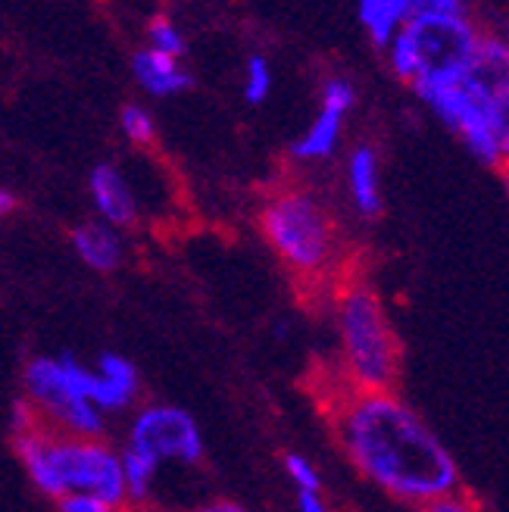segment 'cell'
<instances>
[{
    "label": "cell",
    "instance_id": "obj_6",
    "mask_svg": "<svg viewBox=\"0 0 509 512\" xmlns=\"http://www.w3.org/2000/svg\"><path fill=\"white\" fill-rule=\"evenodd\" d=\"M260 228L297 278L319 281L338 260V228L325 203L307 188H278L260 210Z\"/></svg>",
    "mask_w": 509,
    "mask_h": 512
},
{
    "label": "cell",
    "instance_id": "obj_15",
    "mask_svg": "<svg viewBox=\"0 0 509 512\" xmlns=\"http://www.w3.org/2000/svg\"><path fill=\"white\" fill-rule=\"evenodd\" d=\"M413 4L416 0H363V4L356 7V19H360V25L366 29L369 41L385 50L403 25L410 22Z\"/></svg>",
    "mask_w": 509,
    "mask_h": 512
},
{
    "label": "cell",
    "instance_id": "obj_11",
    "mask_svg": "<svg viewBox=\"0 0 509 512\" xmlns=\"http://www.w3.org/2000/svg\"><path fill=\"white\" fill-rule=\"evenodd\" d=\"M91 403L100 413H122L138 397V369L119 353H104L91 369Z\"/></svg>",
    "mask_w": 509,
    "mask_h": 512
},
{
    "label": "cell",
    "instance_id": "obj_24",
    "mask_svg": "<svg viewBox=\"0 0 509 512\" xmlns=\"http://www.w3.org/2000/svg\"><path fill=\"white\" fill-rule=\"evenodd\" d=\"M297 512H332L319 491H297Z\"/></svg>",
    "mask_w": 509,
    "mask_h": 512
},
{
    "label": "cell",
    "instance_id": "obj_18",
    "mask_svg": "<svg viewBox=\"0 0 509 512\" xmlns=\"http://www.w3.org/2000/svg\"><path fill=\"white\" fill-rule=\"evenodd\" d=\"M272 91V69H269V60L263 54H253L247 57V66H244V100L253 107H260L263 100L269 97Z\"/></svg>",
    "mask_w": 509,
    "mask_h": 512
},
{
    "label": "cell",
    "instance_id": "obj_13",
    "mask_svg": "<svg viewBox=\"0 0 509 512\" xmlns=\"http://www.w3.org/2000/svg\"><path fill=\"white\" fill-rule=\"evenodd\" d=\"M132 75H135V82L154 97H172L191 88V75L182 69V60L154 54V50H147V47H141L132 57Z\"/></svg>",
    "mask_w": 509,
    "mask_h": 512
},
{
    "label": "cell",
    "instance_id": "obj_20",
    "mask_svg": "<svg viewBox=\"0 0 509 512\" xmlns=\"http://www.w3.org/2000/svg\"><path fill=\"white\" fill-rule=\"evenodd\" d=\"M285 472H288V478L294 481V488H297V491H319V488H322L319 472H316V466L310 463L307 456L288 453V456H285Z\"/></svg>",
    "mask_w": 509,
    "mask_h": 512
},
{
    "label": "cell",
    "instance_id": "obj_19",
    "mask_svg": "<svg viewBox=\"0 0 509 512\" xmlns=\"http://www.w3.org/2000/svg\"><path fill=\"white\" fill-rule=\"evenodd\" d=\"M119 128H122V135L129 138L132 144H138V147H147L150 141L157 138V122H154V116H150L144 107H138V104H129V107H122V113H119Z\"/></svg>",
    "mask_w": 509,
    "mask_h": 512
},
{
    "label": "cell",
    "instance_id": "obj_14",
    "mask_svg": "<svg viewBox=\"0 0 509 512\" xmlns=\"http://www.w3.org/2000/svg\"><path fill=\"white\" fill-rule=\"evenodd\" d=\"M72 250L79 253V260L94 272H113L122 266V238L116 228L104 222H85L72 232Z\"/></svg>",
    "mask_w": 509,
    "mask_h": 512
},
{
    "label": "cell",
    "instance_id": "obj_10",
    "mask_svg": "<svg viewBox=\"0 0 509 512\" xmlns=\"http://www.w3.org/2000/svg\"><path fill=\"white\" fill-rule=\"evenodd\" d=\"M88 191H91V203L97 210V222H104L110 228H125L135 225L138 219V200L135 191L113 163H100L94 166L91 178H88Z\"/></svg>",
    "mask_w": 509,
    "mask_h": 512
},
{
    "label": "cell",
    "instance_id": "obj_5",
    "mask_svg": "<svg viewBox=\"0 0 509 512\" xmlns=\"http://www.w3.org/2000/svg\"><path fill=\"white\" fill-rule=\"evenodd\" d=\"M341 366L353 394H385L400 372V344L385 306L369 285H347L338 297Z\"/></svg>",
    "mask_w": 509,
    "mask_h": 512
},
{
    "label": "cell",
    "instance_id": "obj_8",
    "mask_svg": "<svg viewBox=\"0 0 509 512\" xmlns=\"http://www.w3.org/2000/svg\"><path fill=\"white\" fill-rule=\"evenodd\" d=\"M129 447L144 453L147 459H154L157 466H163V463L194 466L203 459V434L185 409L154 403V406L141 409V413L132 419Z\"/></svg>",
    "mask_w": 509,
    "mask_h": 512
},
{
    "label": "cell",
    "instance_id": "obj_26",
    "mask_svg": "<svg viewBox=\"0 0 509 512\" xmlns=\"http://www.w3.org/2000/svg\"><path fill=\"white\" fill-rule=\"evenodd\" d=\"M13 207H16V200H13V194H10V191H4V188H0V216H7V213H13Z\"/></svg>",
    "mask_w": 509,
    "mask_h": 512
},
{
    "label": "cell",
    "instance_id": "obj_28",
    "mask_svg": "<svg viewBox=\"0 0 509 512\" xmlns=\"http://www.w3.org/2000/svg\"><path fill=\"white\" fill-rule=\"evenodd\" d=\"M122 512H157V509H147V506H129V509H122Z\"/></svg>",
    "mask_w": 509,
    "mask_h": 512
},
{
    "label": "cell",
    "instance_id": "obj_27",
    "mask_svg": "<svg viewBox=\"0 0 509 512\" xmlns=\"http://www.w3.org/2000/svg\"><path fill=\"white\" fill-rule=\"evenodd\" d=\"M503 188H506V200H509V166L503 169Z\"/></svg>",
    "mask_w": 509,
    "mask_h": 512
},
{
    "label": "cell",
    "instance_id": "obj_17",
    "mask_svg": "<svg viewBox=\"0 0 509 512\" xmlns=\"http://www.w3.org/2000/svg\"><path fill=\"white\" fill-rule=\"evenodd\" d=\"M147 50L172 57V60H182L188 50V41L169 16H154L147 22Z\"/></svg>",
    "mask_w": 509,
    "mask_h": 512
},
{
    "label": "cell",
    "instance_id": "obj_9",
    "mask_svg": "<svg viewBox=\"0 0 509 512\" xmlns=\"http://www.w3.org/2000/svg\"><path fill=\"white\" fill-rule=\"evenodd\" d=\"M353 104H356V91H353L350 79H341V75L325 79L322 97H319V113L310 122L307 132H303L291 147L294 160L319 163V160L332 157L344 138V119L353 110Z\"/></svg>",
    "mask_w": 509,
    "mask_h": 512
},
{
    "label": "cell",
    "instance_id": "obj_12",
    "mask_svg": "<svg viewBox=\"0 0 509 512\" xmlns=\"http://www.w3.org/2000/svg\"><path fill=\"white\" fill-rule=\"evenodd\" d=\"M347 191L360 216L375 219L381 213V175H378V153L369 144L350 150L347 160Z\"/></svg>",
    "mask_w": 509,
    "mask_h": 512
},
{
    "label": "cell",
    "instance_id": "obj_22",
    "mask_svg": "<svg viewBox=\"0 0 509 512\" xmlns=\"http://www.w3.org/2000/svg\"><path fill=\"white\" fill-rule=\"evenodd\" d=\"M494 135L500 144V157H503V169L509 166V94L500 97L497 113H494Z\"/></svg>",
    "mask_w": 509,
    "mask_h": 512
},
{
    "label": "cell",
    "instance_id": "obj_4",
    "mask_svg": "<svg viewBox=\"0 0 509 512\" xmlns=\"http://www.w3.org/2000/svg\"><path fill=\"white\" fill-rule=\"evenodd\" d=\"M503 94H509V44L503 38L485 35L463 79L428 94L425 104L447 128L460 135L478 163L503 166L494 135V113Z\"/></svg>",
    "mask_w": 509,
    "mask_h": 512
},
{
    "label": "cell",
    "instance_id": "obj_3",
    "mask_svg": "<svg viewBox=\"0 0 509 512\" xmlns=\"http://www.w3.org/2000/svg\"><path fill=\"white\" fill-rule=\"evenodd\" d=\"M485 32L456 0H416L410 22L385 47L388 66L400 82L425 100L469 72Z\"/></svg>",
    "mask_w": 509,
    "mask_h": 512
},
{
    "label": "cell",
    "instance_id": "obj_16",
    "mask_svg": "<svg viewBox=\"0 0 509 512\" xmlns=\"http://www.w3.org/2000/svg\"><path fill=\"white\" fill-rule=\"evenodd\" d=\"M119 463H122V481H125V500H129V506H144V500L150 497V488H154V481H157L160 466L132 447H125L119 453Z\"/></svg>",
    "mask_w": 509,
    "mask_h": 512
},
{
    "label": "cell",
    "instance_id": "obj_7",
    "mask_svg": "<svg viewBox=\"0 0 509 512\" xmlns=\"http://www.w3.org/2000/svg\"><path fill=\"white\" fill-rule=\"evenodd\" d=\"M91 378L94 372L75 356H35L22 372L25 403L47 428L97 441L104 434V413L91 403Z\"/></svg>",
    "mask_w": 509,
    "mask_h": 512
},
{
    "label": "cell",
    "instance_id": "obj_23",
    "mask_svg": "<svg viewBox=\"0 0 509 512\" xmlns=\"http://www.w3.org/2000/svg\"><path fill=\"white\" fill-rule=\"evenodd\" d=\"M60 512H122V506H110L104 500L82 497V494H69L60 500Z\"/></svg>",
    "mask_w": 509,
    "mask_h": 512
},
{
    "label": "cell",
    "instance_id": "obj_2",
    "mask_svg": "<svg viewBox=\"0 0 509 512\" xmlns=\"http://www.w3.org/2000/svg\"><path fill=\"white\" fill-rule=\"evenodd\" d=\"M13 434L22 469L41 494L57 500L82 494L110 506H129L119 453L110 444L47 428L29 403L16 406Z\"/></svg>",
    "mask_w": 509,
    "mask_h": 512
},
{
    "label": "cell",
    "instance_id": "obj_25",
    "mask_svg": "<svg viewBox=\"0 0 509 512\" xmlns=\"http://www.w3.org/2000/svg\"><path fill=\"white\" fill-rule=\"evenodd\" d=\"M194 512H250V509L241 506V503H235V500H210V503H203Z\"/></svg>",
    "mask_w": 509,
    "mask_h": 512
},
{
    "label": "cell",
    "instance_id": "obj_21",
    "mask_svg": "<svg viewBox=\"0 0 509 512\" xmlns=\"http://www.w3.org/2000/svg\"><path fill=\"white\" fill-rule=\"evenodd\" d=\"M422 512H488V509L481 503H475L472 497L456 491V494H447V497H441L435 503H425Z\"/></svg>",
    "mask_w": 509,
    "mask_h": 512
},
{
    "label": "cell",
    "instance_id": "obj_1",
    "mask_svg": "<svg viewBox=\"0 0 509 512\" xmlns=\"http://www.w3.org/2000/svg\"><path fill=\"white\" fill-rule=\"evenodd\" d=\"M350 463L381 491L425 506L460 491V469L428 422L394 391L347 394L335 413Z\"/></svg>",
    "mask_w": 509,
    "mask_h": 512
}]
</instances>
